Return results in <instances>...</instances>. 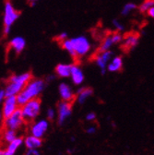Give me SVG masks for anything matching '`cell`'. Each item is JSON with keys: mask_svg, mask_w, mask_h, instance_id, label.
Returning a JSON list of instances; mask_svg holds the SVG:
<instances>
[{"mask_svg": "<svg viewBox=\"0 0 154 155\" xmlns=\"http://www.w3.org/2000/svg\"><path fill=\"white\" fill-rule=\"evenodd\" d=\"M86 119H87L88 121H92V120L96 119V114L93 113V112L89 113V114L86 115Z\"/></svg>", "mask_w": 154, "mask_h": 155, "instance_id": "obj_30", "label": "cell"}, {"mask_svg": "<svg viewBox=\"0 0 154 155\" xmlns=\"http://www.w3.org/2000/svg\"><path fill=\"white\" fill-rule=\"evenodd\" d=\"M17 137H18V136H17V131L14 130V129L4 127V129H3V131L1 133L2 141L7 143V144H8L9 142L13 141Z\"/></svg>", "mask_w": 154, "mask_h": 155, "instance_id": "obj_18", "label": "cell"}, {"mask_svg": "<svg viewBox=\"0 0 154 155\" xmlns=\"http://www.w3.org/2000/svg\"><path fill=\"white\" fill-rule=\"evenodd\" d=\"M113 55V52L111 51H105V52H102V53H98L95 55V61L97 66L101 68L102 70V74H105L106 69H107V62L108 60L111 59V57Z\"/></svg>", "mask_w": 154, "mask_h": 155, "instance_id": "obj_11", "label": "cell"}, {"mask_svg": "<svg viewBox=\"0 0 154 155\" xmlns=\"http://www.w3.org/2000/svg\"><path fill=\"white\" fill-rule=\"evenodd\" d=\"M73 65L58 64L55 68V74L60 78H67L71 76V69Z\"/></svg>", "mask_w": 154, "mask_h": 155, "instance_id": "obj_17", "label": "cell"}, {"mask_svg": "<svg viewBox=\"0 0 154 155\" xmlns=\"http://www.w3.org/2000/svg\"><path fill=\"white\" fill-rule=\"evenodd\" d=\"M24 155H41L38 149H27Z\"/></svg>", "mask_w": 154, "mask_h": 155, "instance_id": "obj_26", "label": "cell"}, {"mask_svg": "<svg viewBox=\"0 0 154 155\" xmlns=\"http://www.w3.org/2000/svg\"><path fill=\"white\" fill-rule=\"evenodd\" d=\"M18 108H20V105H18V103L17 96L15 95L7 96L5 101L2 104V108H1L4 119L8 117L9 115H11Z\"/></svg>", "mask_w": 154, "mask_h": 155, "instance_id": "obj_9", "label": "cell"}, {"mask_svg": "<svg viewBox=\"0 0 154 155\" xmlns=\"http://www.w3.org/2000/svg\"><path fill=\"white\" fill-rule=\"evenodd\" d=\"M8 46L16 54H21L26 47V41L21 36H16L10 39V41L8 43Z\"/></svg>", "mask_w": 154, "mask_h": 155, "instance_id": "obj_12", "label": "cell"}, {"mask_svg": "<svg viewBox=\"0 0 154 155\" xmlns=\"http://www.w3.org/2000/svg\"><path fill=\"white\" fill-rule=\"evenodd\" d=\"M58 90H59V94H60L62 101L73 103L76 100V95L74 94V92L72 91V89L67 84L60 83Z\"/></svg>", "mask_w": 154, "mask_h": 155, "instance_id": "obj_13", "label": "cell"}, {"mask_svg": "<svg viewBox=\"0 0 154 155\" xmlns=\"http://www.w3.org/2000/svg\"><path fill=\"white\" fill-rule=\"evenodd\" d=\"M0 155H8L7 154V151H6V149L0 148Z\"/></svg>", "mask_w": 154, "mask_h": 155, "instance_id": "obj_34", "label": "cell"}, {"mask_svg": "<svg viewBox=\"0 0 154 155\" xmlns=\"http://www.w3.org/2000/svg\"><path fill=\"white\" fill-rule=\"evenodd\" d=\"M24 145L27 149H39L43 145V140L31 134L24 138Z\"/></svg>", "mask_w": 154, "mask_h": 155, "instance_id": "obj_14", "label": "cell"}, {"mask_svg": "<svg viewBox=\"0 0 154 155\" xmlns=\"http://www.w3.org/2000/svg\"><path fill=\"white\" fill-rule=\"evenodd\" d=\"M71 42L73 44L75 52L78 55V57L84 56L90 49V44L88 41V39L84 36H79L71 39Z\"/></svg>", "mask_w": 154, "mask_h": 155, "instance_id": "obj_7", "label": "cell"}, {"mask_svg": "<svg viewBox=\"0 0 154 155\" xmlns=\"http://www.w3.org/2000/svg\"><path fill=\"white\" fill-rule=\"evenodd\" d=\"M20 18V12H18L13 6L10 1H6L4 5V12H3V24L4 27H12V25L18 21Z\"/></svg>", "mask_w": 154, "mask_h": 155, "instance_id": "obj_5", "label": "cell"}, {"mask_svg": "<svg viewBox=\"0 0 154 155\" xmlns=\"http://www.w3.org/2000/svg\"><path fill=\"white\" fill-rule=\"evenodd\" d=\"M113 24L114 25V27L116 28V30L118 31H121L124 30V26L122 24H120V22L117 21V19H113Z\"/></svg>", "mask_w": 154, "mask_h": 155, "instance_id": "obj_27", "label": "cell"}, {"mask_svg": "<svg viewBox=\"0 0 154 155\" xmlns=\"http://www.w3.org/2000/svg\"><path fill=\"white\" fill-rule=\"evenodd\" d=\"M152 7H154V0H144V2L139 6V9L140 13L145 14L147 13Z\"/></svg>", "mask_w": 154, "mask_h": 155, "instance_id": "obj_23", "label": "cell"}, {"mask_svg": "<svg viewBox=\"0 0 154 155\" xmlns=\"http://www.w3.org/2000/svg\"><path fill=\"white\" fill-rule=\"evenodd\" d=\"M36 1H38V0H28V2L31 4V6H34Z\"/></svg>", "mask_w": 154, "mask_h": 155, "instance_id": "obj_35", "label": "cell"}, {"mask_svg": "<svg viewBox=\"0 0 154 155\" xmlns=\"http://www.w3.org/2000/svg\"><path fill=\"white\" fill-rule=\"evenodd\" d=\"M72 81L76 85H80L84 81V74L82 72V70L77 66V65H73L72 66V69H71V76Z\"/></svg>", "mask_w": 154, "mask_h": 155, "instance_id": "obj_16", "label": "cell"}, {"mask_svg": "<svg viewBox=\"0 0 154 155\" xmlns=\"http://www.w3.org/2000/svg\"><path fill=\"white\" fill-rule=\"evenodd\" d=\"M49 128V122L45 119H41L38 121H33L30 127V134L35 137L43 139Z\"/></svg>", "mask_w": 154, "mask_h": 155, "instance_id": "obj_10", "label": "cell"}, {"mask_svg": "<svg viewBox=\"0 0 154 155\" xmlns=\"http://www.w3.org/2000/svg\"><path fill=\"white\" fill-rule=\"evenodd\" d=\"M92 94H93V90L91 88H81L78 92L77 100H78V102L80 104H83Z\"/></svg>", "mask_w": 154, "mask_h": 155, "instance_id": "obj_20", "label": "cell"}, {"mask_svg": "<svg viewBox=\"0 0 154 155\" xmlns=\"http://www.w3.org/2000/svg\"><path fill=\"white\" fill-rule=\"evenodd\" d=\"M135 8H137V5H136V4H134V3H127V4H126L125 7L123 8L121 14H122L123 16H126V15H128L132 10H134Z\"/></svg>", "mask_w": 154, "mask_h": 155, "instance_id": "obj_24", "label": "cell"}, {"mask_svg": "<svg viewBox=\"0 0 154 155\" xmlns=\"http://www.w3.org/2000/svg\"><path fill=\"white\" fill-rule=\"evenodd\" d=\"M4 122V116H3V114H2V111L0 110V125Z\"/></svg>", "mask_w": 154, "mask_h": 155, "instance_id": "obj_33", "label": "cell"}, {"mask_svg": "<svg viewBox=\"0 0 154 155\" xmlns=\"http://www.w3.org/2000/svg\"><path fill=\"white\" fill-rule=\"evenodd\" d=\"M25 124H26V121L23 117V114H22L21 107L18 108L17 111H15L11 115H9L8 117L5 118L4 122H3L4 127L14 129L16 131L21 129Z\"/></svg>", "mask_w": 154, "mask_h": 155, "instance_id": "obj_4", "label": "cell"}, {"mask_svg": "<svg viewBox=\"0 0 154 155\" xmlns=\"http://www.w3.org/2000/svg\"><path fill=\"white\" fill-rule=\"evenodd\" d=\"M113 38H112V34L110 33L109 35H107L106 37L103 38V40L102 41V44L98 49V53H102V52H105L108 51L112 45H113Z\"/></svg>", "mask_w": 154, "mask_h": 155, "instance_id": "obj_22", "label": "cell"}, {"mask_svg": "<svg viewBox=\"0 0 154 155\" xmlns=\"http://www.w3.org/2000/svg\"><path fill=\"white\" fill-rule=\"evenodd\" d=\"M22 144H24V139H22L21 137H17L13 141L9 142L7 145V147L5 148L7 154L8 155H15L16 152L18 151V150L20 149V147Z\"/></svg>", "mask_w": 154, "mask_h": 155, "instance_id": "obj_15", "label": "cell"}, {"mask_svg": "<svg viewBox=\"0 0 154 155\" xmlns=\"http://www.w3.org/2000/svg\"><path fill=\"white\" fill-rule=\"evenodd\" d=\"M60 45L62 46L63 49H65L71 55V57L73 58L74 60H77L79 58L78 55H77V54H76V52H75V49H74V46H73V44H72L71 40H69V39H66L65 41L60 43Z\"/></svg>", "mask_w": 154, "mask_h": 155, "instance_id": "obj_21", "label": "cell"}, {"mask_svg": "<svg viewBox=\"0 0 154 155\" xmlns=\"http://www.w3.org/2000/svg\"><path fill=\"white\" fill-rule=\"evenodd\" d=\"M72 104L73 103L66 101H62L57 104V115H58L57 123L59 126H63L70 117L72 114Z\"/></svg>", "mask_w": 154, "mask_h": 155, "instance_id": "obj_6", "label": "cell"}, {"mask_svg": "<svg viewBox=\"0 0 154 155\" xmlns=\"http://www.w3.org/2000/svg\"><path fill=\"white\" fill-rule=\"evenodd\" d=\"M32 80V75L31 72H23L21 74L12 75L5 87V91L7 96L15 95L17 96L20 93L26 84Z\"/></svg>", "mask_w": 154, "mask_h": 155, "instance_id": "obj_2", "label": "cell"}, {"mask_svg": "<svg viewBox=\"0 0 154 155\" xmlns=\"http://www.w3.org/2000/svg\"><path fill=\"white\" fill-rule=\"evenodd\" d=\"M139 41V34L138 32L131 31L126 33L123 38V43L121 45V49L124 53L128 54L136 47Z\"/></svg>", "mask_w": 154, "mask_h": 155, "instance_id": "obj_8", "label": "cell"}, {"mask_svg": "<svg viewBox=\"0 0 154 155\" xmlns=\"http://www.w3.org/2000/svg\"><path fill=\"white\" fill-rule=\"evenodd\" d=\"M6 97H7V94H6L5 89H0V105H2L3 102L6 99Z\"/></svg>", "mask_w": 154, "mask_h": 155, "instance_id": "obj_28", "label": "cell"}, {"mask_svg": "<svg viewBox=\"0 0 154 155\" xmlns=\"http://www.w3.org/2000/svg\"><path fill=\"white\" fill-rule=\"evenodd\" d=\"M45 88V81L42 79H32L29 81L23 90L17 95L18 105L22 106L27 102L38 98Z\"/></svg>", "mask_w": 154, "mask_h": 155, "instance_id": "obj_1", "label": "cell"}, {"mask_svg": "<svg viewBox=\"0 0 154 155\" xmlns=\"http://www.w3.org/2000/svg\"><path fill=\"white\" fill-rule=\"evenodd\" d=\"M41 105H42L41 100L39 98H35L27 102L22 106H21L23 117L26 123L33 122L38 117V115L41 113Z\"/></svg>", "mask_w": 154, "mask_h": 155, "instance_id": "obj_3", "label": "cell"}, {"mask_svg": "<svg viewBox=\"0 0 154 155\" xmlns=\"http://www.w3.org/2000/svg\"><path fill=\"white\" fill-rule=\"evenodd\" d=\"M147 14H148L150 18H154V7H152V8L147 12Z\"/></svg>", "mask_w": 154, "mask_h": 155, "instance_id": "obj_31", "label": "cell"}, {"mask_svg": "<svg viewBox=\"0 0 154 155\" xmlns=\"http://www.w3.org/2000/svg\"><path fill=\"white\" fill-rule=\"evenodd\" d=\"M67 38V34L66 32H62V33H60L58 36L56 37L57 41H59V43H61V42L65 41Z\"/></svg>", "mask_w": 154, "mask_h": 155, "instance_id": "obj_29", "label": "cell"}, {"mask_svg": "<svg viewBox=\"0 0 154 155\" xmlns=\"http://www.w3.org/2000/svg\"><path fill=\"white\" fill-rule=\"evenodd\" d=\"M107 69L110 72H120L123 69V60L121 56H116L108 65Z\"/></svg>", "mask_w": 154, "mask_h": 155, "instance_id": "obj_19", "label": "cell"}, {"mask_svg": "<svg viewBox=\"0 0 154 155\" xmlns=\"http://www.w3.org/2000/svg\"><path fill=\"white\" fill-rule=\"evenodd\" d=\"M87 132H88L89 134H94V133L96 132V128H95L94 127H89V128L87 129Z\"/></svg>", "mask_w": 154, "mask_h": 155, "instance_id": "obj_32", "label": "cell"}, {"mask_svg": "<svg viewBox=\"0 0 154 155\" xmlns=\"http://www.w3.org/2000/svg\"><path fill=\"white\" fill-rule=\"evenodd\" d=\"M46 116L48 120H53L55 116V111L53 108H49L46 112Z\"/></svg>", "mask_w": 154, "mask_h": 155, "instance_id": "obj_25", "label": "cell"}]
</instances>
